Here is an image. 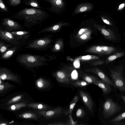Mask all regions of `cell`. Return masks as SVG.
I'll use <instances>...</instances> for the list:
<instances>
[{
  "label": "cell",
  "mask_w": 125,
  "mask_h": 125,
  "mask_svg": "<svg viewBox=\"0 0 125 125\" xmlns=\"http://www.w3.org/2000/svg\"><path fill=\"white\" fill-rule=\"evenodd\" d=\"M10 32L17 40L27 39L30 35L29 32L25 31H14Z\"/></svg>",
  "instance_id": "d6986e66"
},
{
  "label": "cell",
  "mask_w": 125,
  "mask_h": 125,
  "mask_svg": "<svg viewBox=\"0 0 125 125\" xmlns=\"http://www.w3.org/2000/svg\"><path fill=\"white\" fill-rule=\"evenodd\" d=\"M26 106L27 104L26 103L21 102L11 104L9 105L7 109L10 111H14L25 107Z\"/></svg>",
  "instance_id": "44dd1931"
},
{
  "label": "cell",
  "mask_w": 125,
  "mask_h": 125,
  "mask_svg": "<svg viewBox=\"0 0 125 125\" xmlns=\"http://www.w3.org/2000/svg\"><path fill=\"white\" fill-rule=\"evenodd\" d=\"M80 38L82 40H85L87 39V36L86 34H84L81 36Z\"/></svg>",
  "instance_id": "b9f144b4"
},
{
  "label": "cell",
  "mask_w": 125,
  "mask_h": 125,
  "mask_svg": "<svg viewBox=\"0 0 125 125\" xmlns=\"http://www.w3.org/2000/svg\"><path fill=\"white\" fill-rule=\"evenodd\" d=\"M55 49L56 50H59L60 48V45L59 44L57 43L55 44L54 46Z\"/></svg>",
  "instance_id": "7bdbcfd3"
},
{
  "label": "cell",
  "mask_w": 125,
  "mask_h": 125,
  "mask_svg": "<svg viewBox=\"0 0 125 125\" xmlns=\"http://www.w3.org/2000/svg\"><path fill=\"white\" fill-rule=\"evenodd\" d=\"M79 94L83 101L90 111L93 112V102L89 94L83 91L80 90Z\"/></svg>",
  "instance_id": "30bf717a"
},
{
  "label": "cell",
  "mask_w": 125,
  "mask_h": 125,
  "mask_svg": "<svg viewBox=\"0 0 125 125\" xmlns=\"http://www.w3.org/2000/svg\"><path fill=\"white\" fill-rule=\"evenodd\" d=\"M101 19L103 21L105 24L110 25H112V23L108 19L104 18V17H102Z\"/></svg>",
  "instance_id": "8d00e7d4"
},
{
  "label": "cell",
  "mask_w": 125,
  "mask_h": 125,
  "mask_svg": "<svg viewBox=\"0 0 125 125\" xmlns=\"http://www.w3.org/2000/svg\"><path fill=\"white\" fill-rule=\"evenodd\" d=\"M89 84L84 80H78L72 83V85L74 87H85Z\"/></svg>",
  "instance_id": "83f0119b"
},
{
  "label": "cell",
  "mask_w": 125,
  "mask_h": 125,
  "mask_svg": "<svg viewBox=\"0 0 125 125\" xmlns=\"http://www.w3.org/2000/svg\"><path fill=\"white\" fill-rule=\"evenodd\" d=\"M23 96L22 94H21L15 96L9 100L7 102L6 104L9 105L19 101L22 99Z\"/></svg>",
  "instance_id": "f546056e"
},
{
  "label": "cell",
  "mask_w": 125,
  "mask_h": 125,
  "mask_svg": "<svg viewBox=\"0 0 125 125\" xmlns=\"http://www.w3.org/2000/svg\"><path fill=\"white\" fill-rule=\"evenodd\" d=\"M66 110L60 106L44 111H39V113L46 119H48L59 116L64 114Z\"/></svg>",
  "instance_id": "5b68a950"
},
{
  "label": "cell",
  "mask_w": 125,
  "mask_h": 125,
  "mask_svg": "<svg viewBox=\"0 0 125 125\" xmlns=\"http://www.w3.org/2000/svg\"><path fill=\"white\" fill-rule=\"evenodd\" d=\"M0 10L1 12H8L9 10L2 0H0Z\"/></svg>",
  "instance_id": "d6a6232c"
},
{
  "label": "cell",
  "mask_w": 125,
  "mask_h": 125,
  "mask_svg": "<svg viewBox=\"0 0 125 125\" xmlns=\"http://www.w3.org/2000/svg\"><path fill=\"white\" fill-rule=\"evenodd\" d=\"M27 106L29 107L39 111H46L51 109L48 105L40 103H30L27 104Z\"/></svg>",
  "instance_id": "ac0fdd59"
},
{
  "label": "cell",
  "mask_w": 125,
  "mask_h": 125,
  "mask_svg": "<svg viewBox=\"0 0 125 125\" xmlns=\"http://www.w3.org/2000/svg\"><path fill=\"white\" fill-rule=\"evenodd\" d=\"M78 100L79 97L78 96L76 95L74 97L70 103L69 108L65 111L64 113L65 115H67L72 113L74 106Z\"/></svg>",
  "instance_id": "603a6c76"
},
{
  "label": "cell",
  "mask_w": 125,
  "mask_h": 125,
  "mask_svg": "<svg viewBox=\"0 0 125 125\" xmlns=\"http://www.w3.org/2000/svg\"><path fill=\"white\" fill-rule=\"evenodd\" d=\"M10 124V123H9L7 122H4V121H1L0 122V125H6L9 124Z\"/></svg>",
  "instance_id": "60d3db41"
},
{
  "label": "cell",
  "mask_w": 125,
  "mask_h": 125,
  "mask_svg": "<svg viewBox=\"0 0 125 125\" xmlns=\"http://www.w3.org/2000/svg\"><path fill=\"white\" fill-rule=\"evenodd\" d=\"M0 79L2 80H9L19 83L18 76L4 67L0 68Z\"/></svg>",
  "instance_id": "8992f818"
},
{
  "label": "cell",
  "mask_w": 125,
  "mask_h": 125,
  "mask_svg": "<svg viewBox=\"0 0 125 125\" xmlns=\"http://www.w3.org/2000/svg\"><path fill=\"white\" fill-rule=\"evenodd\" d=\"M48 38L44 37L37 39L29 44L28 47L30 48L41 49L45 48L51 42Z\"/></svg>",
  "instance_id": "9c48e42d"
},
{
  "label": "cell",
  "mask_w": 125,
  "mask_h": 125,
  "mask_svg": "<svg viewBox=\"0 0 125 125\" xmlns=\"http://www.w3.org/2000/svg\"><path fill=\"white\" fill-rule=\"evenodd\" d=\"M76 116L77 118L83 117L85 114V113L83 109L81 108L78 109L76 112Z\"/></svg>",
  "instance_id": "836d02e7"
},
{
  "label": "cell",
  "mask_w": 125,
  "mask_h": 125,
  "mask_svg": "<svg viewBox=\"0 0 125 125\" xmlns=\"http://www.w3.org/2000/svg\"><path fill=\"white\" fill-rule=\"evenodd\" d=\"M125 54V53L123 52L116 53L108 56L106 59V63H108L112 62L116 59L123 56Z\"/></svg>",
  "instance_id": "484cf974"
},
{
  "label": "cell",
  "mask_w": 125,
  "mask_h": 125,
  "mask_svg": "<svg viewBox=\"0 0 125 125\" xmlns=\"http://www.w3.org/2000/svg\"><path fill=\"white\" fill-rule=\"evenodd\" d=\"M9 6L12 7H15L19 5L21 2V0H7Z\"/></svg>",
  "instance_id": "e575fe53"
},
{
  "label": "cell",
  "mask_w": 125,
  "mask_h": 125,
  "mask_svg": "<svg viewBox=\"0 0 125 125\" xmlns=\"http://www.w3.org/2000/svg\"><path fill=\"white\" fill-rule=\"evenodd\" d=\"M49 16L48 13L43 9L25 8L14 13L11 17L23 20L24 26L31 27L41 23Z\"/></svg>",
  "instance_id": "6da1fadb"
},
{
  "label": "cell",
  "mask_w": 125,
  "mask_h": 125,
  "mask_svg": "<svg viewBox=\"0 0 125 125\" xmlns=\"http://www.w3.org/2000/svg\"><path fill=\"white\" fill-rule=\"evenodd\" d=\"M82 79L89 84L93 83L94 82L98 80L97 77L87 74H83L80 76Z\"/></svg>",
  "instance_id": "d4e9b609"
},
{
  "label": "cell",
  "mask_w": 125,
  "mask_h": 125,
  "mask_svg": "<svg viewBox=\"0 0 125 125\" xmlns=\"http://www.w3.org/2000/svg\"><path fill=\"white\" fill-rule=\"evenodd\" d=\"M12 85L8 82L0 84V94L4 93L12 86Z\"/></svg>",
  "instance_id": "f1b7e54d"
},
{
  "label": "cell",
  "mask_w": 125,
  "mask_h": 125,
  "mask_svg": "<svg viewBox=\"0 0 125 125\" xmlns=\"http://www.w3.org/2000/svg\"><path fill=\"white\" fill-rule=\"evenodd\" d=\"M103 114L104 117L108 118L119 112L121 107L110 98H107L103 105Z\"/></svg>",
  "instance_id": "277c9868"
},
{
  "label": "cell",
  "mask_w": 125,
  "mask_h": 125,
  "mask_svg": "<svg viewBox=\"0 0 125 125\" xmlns=\"http://www.w3.org/2000/svg\"><path fill=\"white\" fill-rule=\"evenodd\" d=\"M54 76L57 81L59 83L66 84L70 83V75L64 71H58L55 73Z\"/></svg>",
  "instance_id": "7c38bea8"
},
{
  "label": "cell",
  "mask_w": 125,
  "mask_h": 125,
  "mask_svg": "<svg viewBox=\"0 0 125 125\" xmlns=\"http://www.w3.org/2000/svg\"><path fill=\"white\" fill-rule=\"evenodd\" d=\"M22 2L25 5L32 7L34 8L42 9L37 0H23Z\"/></svg>",
  "instance_id": "7402d4cb"
},
{
  "label": "cell",
  "mask_w": 125,
  "mask_h": 125,
  "mask_svg": "<svg viewBox=\"0 0 125 125\" xmlns=\"http://www.w3.org/2000/svg\"><path fill=\"white\" fill-rule=\"evenodd\" d=\"M125 119V112L120 114L110 121L111 122H120Z\"/></svg>",
  "instance_id": "4dcf8cb0"
},
{
  "label": "cell",
  "mask_w": 125,
  "mask_h": 125,
  "mask_svg": "<svg viewBox=\"0 0 125 125\" xmlns=\"http://www.w3.org/2000/svg\"><path fill=\"white\" fill-rule=\"evenodd\" d=\"M74 65L75 67L77 68L79 66L80 63L78 62L75 61L74 62Z\"/></svg>",
  "instance_id": "ee69618b"
},
{
  "label": "cell",
  "mask_w": 125,
  "mask_h": 125,
  "mask_svg": "<svg viewBox=\"0 0 125 125\" xmlns=\"http://www.w3.org/2000/svg\"><path fill=\"white\" fill-rule=\"evenodd\" d=\"M36 85L39 89H44L49 87L50 85L49 82L47 80L42 78L37 79L35 82Z\"/></svg>",
  "instance_id": "ffe728a7"
},
{
  "label": "cell",
  "mask_w": 125,
  "mask_h": 125,
  "mask_svg": "<svg viewBox=\"0 0 125 125\" xmlns=\"http://www.w3.org/2000/svg\"><path fill=\"white\" fill-rule=\"evenodd\" d=\"M93 84L97 85L100 88L104 94H108L112 90V88L110 86L102 80H97L94 82Z\"/></svg>",
  "instance_id": "e0dca14e"
},
{
  "label": "cell",
  "mask_w": 125,
  "mask_h": 125,
  "mask_svg": "<svg viewBox=\"0 0 125 125\" xmlns=\"http://www.w3.org/2000/svg\"><path fill=\"white\" fill-rule=\"evenodd\" d=\"M10 45L5 44L3 42L0 41V52L3 53H5L9 49Z\"/></svg>",
  "instance_id": "1f68e13d"
},
{
  "label": "cell",
  "mask_w": 125,
  "mask_h": 125,
  "mask_svg": "<svg viewBox=\"0 0 125 125\" xmlns=\"http://www.w3.org/2000/svg\"><path fill=\"white\" fill-rule=\"evenodd\" d=\"M17 47H15L9 49L2 56V58L4 59H7L11 57L17 50Z\"/></svg>",
  "instance_id": "4316f807"
},
{
  "label": "cell",
  "mask_w": 125,
  "mask_h": 125,
  "mask_svg": "<svg viewBox=\"0 0 125 125\" xmlns=\"http://www.w3.org/2000/svg\"><path fill=\"white\" fill-rule=\"evenodd\" d=\"M123 66H119L110 70V76L113 81L119 90L125 92V78L123 75Z\"/></svg>",
  "instance_id": "3957f363"
},
{
  "label": "cell",
  "mask_w": 125,
  "mask_h": 125,
  "mask_svg": "<svg viewBox=\"0 0 125 125\" xmlns=\"http://www.w3.org/2000/svg\"><path fill=\"white\" fill-rule=\"evenodd\" d=\"M50 125H68L66 122H57L50 123L48 124Z\"/></svg>",
  "instance_id": "74e56055"
},
{
  "label": "cell",
  "mask_w": 125,
  "mask_h": 125,
  "mask_svg": "<svg viewBox=\"0 0 125 125\" xmlns=\"http://www.w3.org/2000/svg\"><path fill=\"white\" fill-rule=\"evenodd\" d=\"M121 97L125 103V96L122 95L121 96Z\"/></svg>",
  "instance_id": "bcb514c9"
},
{
  "label": "cell",
  "mask_w": 125,
  "mask_h": 125,
  "mask_svg": "<svg viewBox=\"0 0 125 125\" xmlns=\"http://www.w3.org/2000/svg\"><path fill=\"white\" fill-rule=\"evenodd\" d=\"M19 117L24 119H35L39 117V116L33 113L26 112L19 115Z\"/></svg>",
  "instance_id": "cb8c5ba5"
},
{
  "label": "cell",
  "mask_w": 125,
  "mask_h": 125,
  "mask_svg": "<svg viewBox=\"0 0 125 125\" xmlns=\"http://www.w3.org/2000/svg\"><path fill=\"white\" fill-rule=\"evenodd\" d=\"M0 37L1 39L13 44H19L20 43L17 41L14 36L10 32L6 30L0 29Z\"/></svg>",
  "instance_id": "4fadbf2b"
},
{
  "label": "cell",
  "mask_w": 125,
  "mask_h": 125,
  "mask_svg": "<svg viewBox=\"0 0 125 125\" xmlns=\"http://www.w3.org/2000/svg\"><path fill=\"white\" fill-rule=\"evenodd\" d=\"M47 56L36 55L28 54H23L18 58L20 63L28 67H40L46 65L49 61Z\"/></svg>",
  "instance_id": "7a4b0ae2"
},
{
  "label": "cell",
  "mask_w": 125,
  "mask_h": 125,
  "mask_svg": "<svg viewBox=\"0 0 125 125\" xmlns=\"http://www.w3.org/2000/svg\"><path fill=\"white\" fill-rule=\"evenodd\" d=\"M97 26L106 39L111 41L116 40L115 34L111 30L101 26Z\"/></svg>",
  "instance_id": "5bb4252c"
},
{
  "label": "cell",
  "mask_w": 125,
  "mask_h": 125,
  "mask_svg": "<svg viewBox=\"0 0 125 125\" xmlns=\"http://www.w3.org/2000/svg\"><path fill=\"white\" fill-rule=\"evenodd\" d=\"M89 72L93 73L97 75L101 80L105 82L110 86H112L116 89H118L113 81L110 79L102 71L98 68H96Z\"/></svg>",
  "instance_id": "8fae6325"
},
{
  "label": "cell",
  "mask_w": 125,
  "mask_h": 125,
  "mask_svg": "<svg viewBox=\"0 0 125 125\" xmlns=\"http://www.w3.org/2000/svg\"><path fill=\"white\" fill-rule=\"evenodd\" d=\"M1 24L7 30L12 31L21 29L23 28L19 23L9 18H5L2 19Z\"/></svg>",
  "instance_id": "52a82bcc"
},
{
  "label": "cell",
  "mask_w": 125,
  "mask_h": 125,
  "mask_svg": "<svg viewBox=\"0 0 125 125\" xmlns=\"http://www.w3.org/2000/svg\"><path fill=\"white\" fill-rule=\"evenodd\" d=\"M125 7V3H123L119 5L117 10H121L123 9Z\"/></svg>",
  "instance_id": "ab89813d"
},
{
  "label": "cell",
  "mask_w": 125,
  "mask_h": 125,
  "mask_svg": "<svg viewBox=\"0 0 125 125\" xmlns=\"http://www.w3.org/2000/svg\"><path fill=\"white\" fill-rule=\"evenodd\" d=\"M90 55H88L86 56H83L81 57L82 59L85 60H89L93 59H98L99 57L96 56H93Z\"/></svg>",
  "instance_id": "d590c367"
},
{
  "label": "cell",
  "mask_w": 125,
  "mask_h": 125,
  "mask_svg": "<svg viewBox=\"0 0 125 125\" xmlns=\"http://www.w3.org/2000/svg\"><path fill=\"white\" fill-rule=\"evenodd\" d=\"M70 119L68 120L66 122L67 123L68 125H75V124L76 123L75 122H74L72 119V117L69 118Z\"/></svg>",
  "instance_id": "f35d334b"
},
{
  "label": "cell",
  "mask_w": 125,
  "mask_h": 125,
  "mask_svg": "<svg viewBox=\"0 0 125 125\" xmlns=\"http://www.w3.org/2000/svg\"><path fill=\"white\" fill-rule=\"evenodd\" d=\"M50 3L51 7L46 9L51 12L57 13L63 8L64 2L63 0H41Z\"/></svg>",
  "instance_id": "ba28073f"
},
{
  "label": "cell",
  "mask_w": 125,
  "mask_h": 125,
  "mask_svg": "<svg viewBox=\"0 0 125 125\" xmlns=\"http://www.w3.org/2000/svg\"><path fill=\"white\" fill-rule=\"evenodd\" d=\"M85 29H82L80 30L79 32V34L80 35L82 34L83 32L84 31Z\"/></svg>",
  "instance_id": "f6af8a7d"
},
{
  "label": "cell",
  "mask_w": 125,
  "mask_h": 125,
  "mask_svg": "<svg viewBox=\"0 0 125 125\" xmlns=\"http://www.w3.org/2000/svg\"><path fill=\"white\" fill-rule=\"evenodd\" d=\"M94 48V51L96 52L105 54H111L116 50L114 47L108 46H98Z\"/></svg>",
  "instance_id": "9a60e30c"
},
{
  "label": "cell",
  "mask_w": 125,
  "mask_h": 125,
  "mask_svg": "<svg viewBox=\"0 0 125 125\" xmlns=\"http://www.w3.org/2000/svg\"><path fill=\"white\" fill-rule=\"evenodd\" d=\"M93 5L89 3H84L78 5L74 11L73 14H75L92 10L93 8Z\"/></svg>",
  "instance_id": "2e32d148"
}]
</instances>
